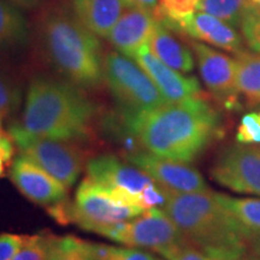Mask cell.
Segmentation results:
<instances>
[{
  "label": "cell",
  "mask_w": 260,
  "mask_h": 260,
  "mask_svg": "<svg viewBox=\"0 0 260 260\" xmlns=\"http://www.w3.org/2000/svg\"><path fill=\"white\" fill-rule=\"evenodd\" d=\"M168 28L187 35L194 40H199L204 44H209L211 46L222 48L235 54L243 50L242 38L235 28L206 12H194L189 17L169 25Z\"/></svg>",
  "instance_id": "15"
},
{
  "label": "cell",
  "mask_w": 260,
  "mask_h": 260,
  "mask_svg": "<svg viewBox=\"0 0 260 260\" xmlns=\"http://www.w3.org/2000/svg\"><path fill=\"white\" fill-rule=\"evenodd\" d=\"M107 128H113L128 145L187 164L200 158L223 132L220 113L205 98L135 113L118 111Z\"/></svg>",
  "instance_id": "1"
},
{
  "label": "cell",
  "mask_w": 260,
  "mask_h": 260,
  "mask_svg": "<svg viewBox=\"0 0 260 260\" xmlns=\"http://www.w3.org/2000/svg\"><path fill=\"white\" fill-rule=\"evenodd\" d=\"M122 158L171 193H201L210 190L203 175L187 162L159 157L142 148L126 151Z\"/></svg>",
  "instance_id": "10"
},
{
  "label": "cell",
  "mask_w": 260,
  "mask_h": 260,
  "mask_svg": "<svg viewBox=\"0 0 260 260\" xmlns=\"http://www.w3.org/2000/svg\"><path fill=\"white\" fill-rule=\"evenodd\" d=\"M211 176L235 193L260 197V144L228 146L214 161Z\"/></svg>",
  "instance_id": "9"
},
{
  "label": "cell",
  "mask_w": 260,
  "mask_h": 260,
  "mask_svg": "<svg viewBox=\"0 0 260 260\" xmlns=\"http://www.w3.org/2000/svg\"><path fill=\"white\" fill-rule=\"evenodd\" d=\"M251 3L252 4H254L256 8L260 9V0H251Z\"/></svg>",
  "instance_id": "36"
},
{
  "label": "cell",
  "mask_w": 260,
  "mask_h": 260,
  "mask_svg": "<svg viewBox=\"0 0 260 260\" xmlns=\"http://www.w3.org/2000/svg\"><path fill=\"white\" fill-rule=\"evenodd\" d=\"M251 2L248 0H200L199 11L206 12L237 28Z\"/></svg>",
  "instance_id": "23"
},
{
  "label": "cell",
  "mask_w": 260,
  "mask_h": 260,
  "mask_svg": "<svg viewBox=\"0 0 260 260\" xmlns=\"http://www.w3.org/2000/svg\"><path fill=\"white\" fill-rule=\"evenodd\" d=\"M44 48L53 67L81 88L104 81V57L99 39L76 17L54 15L45 23Z\"/></svg>",
  "instance_id": "4"
},
{
  "label": "cell",
  "mask_w": 260,
  "mask_h": 260,
  "mask_svg": "<svg viewBox=\"0 0 260 260\" xmlns=\"http://www.w3.org/2000/svg\"><path fill=\"white\" fill-rule=\"evenodd\" d=\"M165 258L168 260H222L201 251L200 248L193 246L189 242L169 253Z\"/></svg>",
  "instance_id": "31"
},
{
  "label": "cell",
  "mask_w": 260,
  "mask_h": 260,
  "mask_svg": "<svg viewBox=\"0 0 260 260\" xmlns=\"http://www.w3.org/2000/svg\"><path fill=\"white\" fill-rule=\"evenodd\" d=\"M21 102V90L18 86L0 65V121L15 112Z\"/></svg>",
  "instance_id": "26"
},
{
  "label": "cell",
  "mask_w": 260,
  "mask_h": 260,
  "mask_svg": "<svg viewBox=\"0 0 260 260\" xmlns=\"http://www.w3.org/2000/svg\"><path fill=\"white\" fill-rule=\"evenodd\" d=\"M104 82L121 112L147 111L167 104L147 73L133 58L119 52L104 57Z\"/></svg>",
  "instance_id": "5"
},
{
  "label": "cell",
  "mask_w": 260,
  "mask_h": 260,
  "mask_svg": "<svg viewBox=\"0 0 260 260\" xmlns=\"http://www.w3.org/2000/svg\"><path fill=\"white\" fill-rule=\"evenodd\" d=\"M88 246L95 260H155L148 252L134 247L123 248L94 242H88Z\"/></svg>",
  "instance_id": "25"
},
{
  "label": "cell",
  "mask_w": 260,
  "mask_h": 260,
  "mask_svg": "<svg viewBox=\"0 0 260 260\" xmlns=\"http://www.w3.org/2000/svg\"><path fill=\"white\" fill-rule=\"evenodd\" d=\"M217 200L235 220L240 233L247 242L260 237V199L234 198L214 193Z\"/></svg>",
  "instance_id": "19"
},
{
  "label": "cell",
  "mask_w": 260,
  "mask_h": 260,
  "mask_svg": "<svg viewBox=\"0 0 260 260\" xmlns=\"http://www.w3.org/2000/svg\"><path fill=\"white\" fill-rule=\"evenodd\" d=\"M240 27L249 48L260 53V9L251 3L246 9Z\"/></svg>",
  "instance_id": "28"
},
{
  "label": "cell",
  "mask_w": 260,
  "mask_h": 260,
  "mask_svg": "<svg viewBox=\"0 0 260 260\" xmlns=\"http://www.w3.org/2000/svg\"><path fill=\"white\" fill-rule=\"evenodd\" d=\"M235 61L239 93L253 105L260 104V53L242 50L236 53Z\"/></svg>",
  "instance_id": "21"
},
{
  "label": "cell",
  "mask_w": 260,
  "mask_h": 260,
  "mask_svg": "<svg viewBox=\"0 0 260 260\" xmlns=\"http://www.w3.org/2000/svg\"><path fill=\"white\" fill-rule=\"evenodd\" d=\"M24 241V235L4 233L0 235V260H12Z\"/></svg>",
  "instance_id": "32"
},
{
  "label": "cell",
  "mask_w": 260,
  "mask_h": 260,
  "mask_svg": "<svg viewBox=\"0 0 260 260\" xmlns=\"http://www.w3.org/2000/svg\"><path fill=\"white\" fill-rule=\"evenodd\" d=\"M95 105L81 87L48 76L29 84L22 118L16 128L28 135L84 142L93 135Z\"/></svg>",
  "instance_id": "2"
},
{
  "label": "cell",
  "mask_w": 260,
  "mask_h": 260,
  "mask_svg": "<svg viewBox=\"0 0 260 260\" xmlns=\"http://www.w3.org/2000/svg\"><path fill=\"white\" fill-rule=\"evenodd\" d=\"M10 178L28 200L40 206L50 209L69 200L68 188L23 155L11 164Z\"/></svg>",
  "instance_id": "12"
},
{
  "label": "cell",
  "mask_w": 260,
  "mask_h": 260,
  "mask_svg": "<svg viewBox=\"0 0 260 260\" xmlns=\"http://www.w3.org/2000/svg\"><path fill=\"white\" fill-rule=\"evenodd\" d=\"M9 2L17 6H22V8H30V6L38 4L39 0H9Z\"/></svg>",
  "instance_id": "35"
},
{
  "label": "cell",
  "mask_w": 260,
  "mask_h": 260,
  "mask_svg": "<svg viewBox=\"0 0 260 260\" xmlns=\"http://www.w3.org/2000/svg\"><path fill=\"white\" fill-rule=\"evenodd\" d=\"M240 144H260V111L249 112L241 118L236 130Z\"/></svg>",
  "instance_id": "29"
},
{
  "label": "cell",
  "mask_w": 260,
  "mask_h": 260,
  "mask_svg": "<svg viewBox=\"0 0 260 260\" xmlns=\"http://www.w3.org/2000/svg\"><path fill=\"white\" fill-rule=\"evenodd\" d=\"M95 234L124 246L159 253L164 258L180 246L188 243L167 212L158 207L146 210L126 222L104 225Z\"/></svg>",
  "instance_id": "6"
},
{
  "label": "cell",
  "mask_w": 260,
  "mask_h": 260,
  "mask_svg": "<svg viewBox=\"0 0 260 260\" xmlns=\"http://www.w3.org/2000/svg\"><path fill=\"white\" fill-rule=\"evenodd\" d=\"M16 145L9 132L3 128V121H0V177L5 174L6 169L14 162Z\"/></svg>",
  "instance_id": "30"
},
{
  "label": "cell",
  "mask_w": 260,
  "mask_h": 260,
  "mask_svg": "<svg viewBox=\"0 0 260 260\" xmlns=\"http://www.w3.org/2000/svg\"><path fill=\"white\" fill-rule=\"evenodd\" d=\"M191 48L197 58L201 80L211 94L228 110L239 106L236 84V61L204 42H193Z\"/></svg>",
  "instance_id": "11"
},
{
  "label": "cell",
  "mask_w": 260,
  "mask_h": 260,
  "mask_svg": "<svg viewBox=\"0 0 260 260\" xmlns=\"http://www.w3.org/2000/svg\"><path fill=\"white\" fill-rule=\"evenodd\" d=\"M247 260H260V237L248 242Z\"/></svg>",
  "instance_id": "34"
},
{
  "label": "cell",
  "mask_w": 260,
  "mask_h": 260,
  "mask_svg": "<svg viewBox=\"0 0 260 260\" xmlns=\"http://www.w3.org/2000/svg\"><path fill=\"white\" fill-rule=\"evenodd\" d=\"M145 210L117 201L105 187L86 177L77 188L69 209V223L95 233L104 225L126 222Z\"/></svg>",
  "instance_id": "8"
},
{
  "label": "cell",
  "mask_w": 260,
  "mask_h": 260,
  "mask_svg": "<svg viewBox=\"0 0 260 260\" xmlns=\"http://www.w3.org/2000/svg\"><path fill=\"white\" fill-rule=\"evenodd\" d=\"M29 41L27 19L9 0H0V51H15Z\"/></svg>",
  "instance_id": "20"
},
{
  "label": "cell",
  "mask_w": 260,
  "mask_h": 260,
  "mask_svg": "<svg viewBox=\"0 0 260 260\" xmlns=\"http://www.w3.org/2000/svg\"><path fill=\"white\" fill-rule=\"evenodd\" d=\"M48 236L45 234L24 235V241L12 260H47Z\"/></svg>",
  "instance_id": "27"
},
{
  "label": "cell",
  "mask_w": 260,
  "mask_h": 260,
  "mask_svg": "<svg viewBox=\"0 0 260 260\" xmlns=\"http://www.w3.org/2000/svg\"><path fill=\"white\" fill-rule=\"evenodd\" d=\"M47 260H95L89 251L88 241L74 236H48Z\"/></svg>",
  "instance_id": "22"
},
{
  "label": "cell",
  "mask_w": 260,
  "mask_h": 260,
  "mask_svg": "<svg viewBox=\"0 0 260 260\" xmlns=\"http://www.w3.org/2000/svg\"><path fill=\"white\" fill-rule=\"evenodd\" d=\"M87 177L107 188V189H124L138 194L145 189L153 180L130 162H124L122 157L113 154L98 155L87 161Z\"/></svg>",
  "instance_id": "14"
},
{
  "label": "cell",
  "mask_w": 260,
  "mask_h": 260,
  "mask_svg": "<svg viewBox=\"0 0 260 260\" xmlns=\"http://www.w3.org/2000/svg\"><path fill=\"white\" fill-rule=\"evenodd\" d=\"M132 58L147 73L167 103L204 98L199 81L193 76H184L180 71L162 63L152 53L148 45L136 51Z\"/></svg>",
  "instance_id": "13"
},
{
  "label": "cell",
  "mask_w": 260,
  "mask_h": 260,
  "mask_svg": "<svg viewBox=\"0 0 260 260\" xmlns=\"http://www.w3.org/2000/svg\"><path fill=\"white\" fill-rule=\"evenodd\" d=\"M199 3L200 0H159L157 17L169 27L197 12Z\"/></svg>",
  "instance_id": "24"
},
{
  "label": "cell",
  "mask_w": 260,
  "mask_h": 260,
  "mask_svg": "<svg viewBox=\"0 0 260 260\" xmlns=\"http://www.w3.org/2000/svg\"><path fill=\"white\" fill-rule=\"evenodd\" d=\"M128 8H140L148 10L157 15L159 0H125Z\"/></svg>",
  "instance_id": "33"
},
{
  "label": "cell",
  "mask_w": 260,
  "mask_h": 260,
  "mask_svg": "<svg viewBox=\"0 0 260 260\" xmlns=\"http://www.w3.org/2000/svg\"><path fill=\"white\" fill-rule=\"evenodd\" d=\"M148 48L159 60L180 73L188 74L194 69V56L191 51L177 40L170 29L160 21L149 39Z\"/></svg>",
  "instance_id": "18"
},
{
  "label": "cell",
  "mask_w": 260,
  "mask_h": 260,
  "mask_svg": "<svg viewBox=\"0 0 260 260\" xmlns=\"http://www.w3.org/2000/svg\"><path fill=\"white\" fill-rule=\"evenodd\" d=\"M159 23L154 12L140 8H128L107 34V41L119 53L132 58L136 51L148 45Z\"/></svg>",
  "instance_id": "16"
},
{
  "label": "cell",
  "mask_w": 260,
  "mask_h": 260,
  "mask_svg": "<svg viewBox=\"0 0 260 260\" xmlns=\"http://www.w3.org/2000/svg\"><path fill=\"white\" fill-rule=\"evenodd\" d=\"M75 17L96 37L106 38L128 9L125 0H73Z\"/></svg>",
  "instance_id": "17"
},
{
  "label": "cell",
  "mask_w": 260,
  "mask_h": 260,
  "mask_svg": "<svg viewBox=\"0 0 260 260\" xmlns=\"http://www.w3.org/2000/svg\"><path fill=\"white\" fill-rule=\"evenodd\" d=\"M9 133L19 155L35 162L68 189L76 183L87 165L80 142L28 135L15 125L10 126Z\"/></svg>",
  "instance_id": "7"
},
{
  "label": "cell",
  "mask_w": 260,
  "mask_h": 260,
  "mask_svg": "<svg viewBox=\"0 0 260 260\" xmlns=\"http://www.w3.org/2000/svg\"><path fill=\"white\" fill-rule=\"evenodd\" d=\"M162 210L201 251L222 260H247L248 242L213 191L171 193Z\"/></svg>",
  "instance_id": "3"
}]
</instances>
